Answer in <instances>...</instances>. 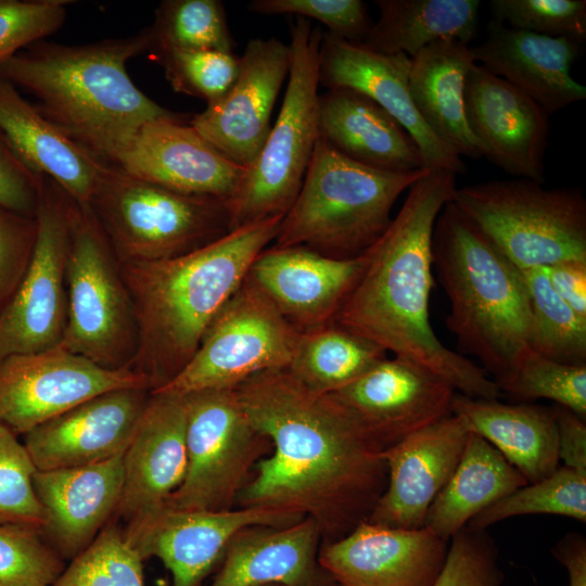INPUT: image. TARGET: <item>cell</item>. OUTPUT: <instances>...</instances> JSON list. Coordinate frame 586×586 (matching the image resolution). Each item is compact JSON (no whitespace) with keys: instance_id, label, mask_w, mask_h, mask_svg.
<instances>
[{"instance_id":"6da1fadb","label":"cell","mask_w":586,"mask_h":586,"mask_svg":"<svg viewBox=\"0 0 586 586\" xmlns=\"http://www.w3.org/2000/svg\"><path fill=\"white\" fill-rule=\"evenodd\" d=\"M234 388L271 443L241 491L239 507L309 518L321 543L368 520L387 484L384 450L336 398L309 390L288 369L257 373Z\"/></svg>"},{"instance_id":"7a4b0ae2","label":"cell","mask_w":586,"mask_h":586,"mask_svg":"<svg viewBox=\"0 0 586 586\" xmlns=\"http://www.w3.org/2000/svg\"><path fill=\"white\" fill-rule=\"evenodd\" d=\"M456 174L429 169L381 238L365 253V267L333 322L415 362L472 398L498 399L497 383L447 348L430 323L432 237L436 218L453 200Z\"/></svg>"},{"instance_id":"3957f363","label":"cell","mask_w":586,"mask_h":586,"mask_svg":"<svg viewBox=\"0 0 586 586\" xmlns=\"http://www.w3.org/2000/svg\"><path fill=\"white\" fill-rule=\"evenodd\" d=\"M282 218L242 226L174 258L122 263L138 332L131 368L148 379L151 392L189 364L255 258L276 239Z\"/></svg>"},{"instance_id":"277c9868","label":"cell","mask_w":586,"mask_h":586,"mask_svg":"<svg viewBox=\"0 0 586 586\" xmlns=\"http://www.w3.org/2000/svg\"><path fill=\"white\" fill-rule=\"evenodd\" d=\"M149 48L148 27L130 37L89 44L38 41L4 62L0 77L33 93L44 117L114 164L144 125L188 120L157 104L130 79L127 62Z\"/></svg>"},{"instance_id":"5b68a950","label":"cell","mask_w":586,"mask_h":586,"mask_svg":"<svg viewBox=\"0 0 586 586\" xmlns=\"http://www.w3.org/2000/svg\"><path fill=\"white\" fill-rule=\"evenodd\" d=\"M432 260L449 300L448 329L499 385L530 351L531 308L520 269L451 201L434 225Z\"/></svg>"},{"instance_id":"8992f818","label":"cell","mask_w":586,"mask_h":586,"mask_svg":"<svg viewBox=\"0 0 586 586\" xmlns=\"http://www.w3.org/2000/svg\"><path fill=\"white\" fill-rule=\"evenodd\" d=\"M428 170L372 168L346 157L319 138L273 246H305L339 259L361 256L390 226L398 196Z\"/></svg>"},{"instance_id":"52a82bcc","label":"cell","mask_w":586,"mask_h":586,"mask_svg":"<svg viewBox=\"0 0 586 586\" xmlns=\"http://www.w3.org/2000/svg\"><path fill=\"white\" fill-rule=\"evenodd\" d=\"M291 66L273 126L227 203L229 231L275 216L294 203L319 140V48L322 31L296 17L290 29Z\"/></svg>"},{"instance_id":"ba28073f","label":"cell","mask_w":586,"mask_h":586,"mask_svg":"<svg viewBox=\"0 0 586 586\" xmlns=\"http://www.w3.org/2000/svg\"><path fill=\"white\" fill-rule=\"evenodd\" d=\"M451 202L519 269L586 260L579 188L518 178L457 188Z\"/></svg>"},{"instance_id":"9c48e42d","label":"cell","mask_w":586,"mask_h":586,"mask_svg":"<svg viewBox=\"0 0 586 586\" xmlns=\"http://www.w3.org/2000/svg\"><path fill=\"white\" fill-rule=\"evenodd\" d=\"M90 207L122 263L174 258L229 232L226 200L175 192L110 163Z\"/></svg>"},{"instance_id":"30bf717a","label":"cell","mask_w":586,"mask_h":586,"mask_svg":"<svg viewBox=\"0 0 586 586\" xmlns=\"http://www.w3.org/2000/svg\"><path fill=\"white\" fill-rule=\"evenodd\" d=\"M113 253L91 207L74 201L66 262L67 316L60 346L106 369L131 368L137 323Z\"/></svg>"},{"instance_id":"8fae6325","label":"cell","mask_w":586,"mask_h":586,"mask_svg":"<svg viewBox=\"0 0 586 586\" xmlns=\"http://www.w3.org/2000/svg\"><path fill=\"white\" fill-rule=\"evenodd\" d=\"M187 471L164 502L176 509H234L255 466L271 443L247 417L235 388H209L182 396Z\"/></svg>"},{"instance_id":"7c38bea8","label":"cell","mask_w":586,"mask_h":586,"mask_svg":"<svg viewBox=\"0 0 586 586\" xmlns=\"http://www.w3.org/2000/svg\"><path fill=\"white\" fill-rule=\"evenodd\" d=\"M300 334L246 277L206 330L189 364L169 383L150 393L183 396L234 388L257 373L286 369Z\"/></svg>"},{"instance_id":"4fadbf2b","label":"cell","mask_w":586,"mask_h":586,"mask_svg":"<svg viewBox=\"0 0 586 586\" xmlns=\"http://www.w3.org/2000/svg\"><path fill=\"white\" fill-rule=\"evenodd\" d=\"M74 200L43 176L37 233L27 269L0 311V360L59 346L67 316L66 262Z\"/></svg>"},{"instance_id":"5bb4252c","label":"cell","mask_w":586,"mask_h":586,"mask_svg":"<svg viewBox=\"0 0 586 586\" xmlns=\"http://www.w3.org/2000/svg\"><path fill=\"white\" fill-rule=\"evenodd\" d=\"M302 519L266 507L211 512L162 504L133 514L123 532L143 561L155 557L163 562L171 574V586H201L240 531L250 526H288Z\"/></svg>"},{"instance_id":"9a60e30c","label":"cell","mask_w":586,"mask_h":586,"mask_svg":"<svg viewBox=\"0 0 586 586\" xmlns=\"http://www.w3.org/2000/svg\"><path fill=\"white\" fill-rule=\"evenodd\" d=\"M124 388L151 392L132 368L106 369L60 345L11 355L0 360V422L25 435L85 400Z\"/></svg>"},{"instance_id":"2e32d148","label":"cell","mask_w":586,"mask_h":586,"mask_svg":"<svg viewBox=\"0 0 586 586\" xmlns=\"http://www.w3.org/2000/svg\"><path fill=\"white\" fill-rule=\"evenodd\" d=\"M291 48L276 38L251 39L234 82L189 124L216 150L249 168L270 131L273 105L291 66Z\"/></svg>"},{"instance_id":"e0dca14e","label":"cell","mask_w":586,"mask_h":586,"mask_svg":"<svg viewBox=\"0 0 586 586\" xmlns=\"http://www.w3.org/2000/svg\"><path fill=\"white\" fill-rule=\"evenodd\" d=\"M455 394L435 373L394 356L331 395L385 450L450 416Z\"/></svg>"},{"instance_id":"ac0fdd59","label":"cell","mask_w":586,"mask_h":586,"mask_svg":"<svg viewBox=\"0 0 586 586\" xmlns=\"http://www.w3.org/2000/svg\"><path fill=\"white\" fill-rule=\"evenodd\" d=\"M411 59L404 53L383 54L322 33L319 85L361 93L395 118L416 142L423 166L466 173L461 157L450 151L428 127L417 111L409 88Z\"/></svg>"},{"instance_id":"d6986e66","label":"cell","mask_w":586,"mask_h":586,"mask_svg":"<svg viewBox=\"0 0 586 586\" xmlns=\"http://www.w3.org/2000/svg\"><path fill=\"white\" fill-rule=\"evenodd\" d=\"M463 101L483 156L510 175L543 184L549 115L527 94L477 63L467 74Z\"/></svg>"},{"instance_id":"ffe728a7","label":"cell","mask_w":586,"mask_h":586,"mask_svg":"<svg viewBox=\"0 0 586 586\" xmlns=\"http://www.w3.org/2000/svg\"><path fill=\"white\" fill-rule=\"evenodd\" d=\"M448 544L425 526L404 530L364 521L344 537L321 543L317 560L343 586H433Z\"/></svg>"},{"instance_id":"44dd1931","label":"cell","mask_w":586,"mask_h":586,"mask_svg":"<svg viewBox=\"0 0 586 586\" xmlns=\"http://www.w3.org/2000/svg\"><path fill=\"white\" fill-rule=\"evenodd\" d=\"M470 431L450 415L384 450L387 484L368 522L404 530L424 526L432 502L453 475Z\"/></svg>"},{"instance_id":"7402d4cb","label":"cell","mask_w":586,"mask_h":586,"mask_svg":"<svg viewBox=\"0 0 586 586\" xmlns=\"http://www.w3.org/2000/svg\"><path fill=\"white\" fill-rule=\"evenodd\" d=\"M366 258L339 259L305 246L265 249L247 278L298 331L332 323L358 281Z\"/></svg>"},{"instance_id":"603a6c76","label":"cell","mask_w":586,"mask_h":586,"mask_svg":"<svg viewBox=\"0 0 586 586\" xmlns=\"http://www.w3.org/2000/svg\"><path fill=\"white\" fill-rule=\"evenodd\" d=\"M150 397L145 388L97 395L24 435L38 471L100 462L123 454Z\"/></svg>"},{"instance_id":"cb8c5ba5","label":"cell","mask_w":586,"mask_h":586,"mask_svg":"<svg viewBox=\"0 0 586 586\" xmlns=\"http://www.w3.org/2000/svg\"><path fill=\"white\" fill-rule=\"evenodd\" d=\"M113 165L175 192L226 201L246 170L222 155L190 124L175 120L144 125Z\"/></svg>"},{"instance_id":"d4e9b609","label":"cell","mask_w":586,"mask_h":586,"mask_svg":"<svg viewBox=\"0 0 586 586\" xmlns=\"http://www.w3.org/2000/svg\"><path fill=\"white\" fill-rule=\"evenodd\" d=\"M124 453L95 463L34 474L44 518L41 534L64 561L87 548L114 519L123 491Z\"/></svg>"},{"instance_id":"484cf974","label":"cell","mask_w":586,"mask_h":586,"mask_svg":"<svg viewBox=\"0 0 586 586\" xmlns=\"http://www.w3.org/2000/svg\"><path fill=\"white\" fill-rule=\"evenodd\" d=\"M582 42L512 28L498 21L471 51L475 63L533 99L548 115L586 99V87L571 75Z\"/></svg>"},{"instance_id":"4316f807","label":"cell","mask_w":586,"mask_h":586,"mask_svg":"<svg viewBox=\"0 0 586 586\" xmlns=\"http://www.w3.org/2000/svg\"><path fill=\"white\" fill-rule=\"evenodd\" d=\"M187 471L186 412L182 396L150 393L123 456V491L115 521L164 504Z\"/></svg>"},{"instance_id":"83f0119b","label":"cell","mask_w":586,"mask_h":586,"mask_svg":"<svg viewBox=\"0 0 586 586\" xmlns=\"http://www.w3.org/2000/svg\"><path fill=\"white\" fill-rule=\"evenodd\" d=\"M321 537L309 518L288 526H250L229 543L209 586H327L332 578L319 566Z\"/></svg>"},{"instance_id":"f1b7e54d","label":"cell","mask_w":586,"mask_h":586,"mask_svg":"<svg viewBox=\"0 0 586 586\" xmlns=\"http://www.w3.org/2000/svg\"><path fill=\"white\" fill-rule=\"evenodd\" d=\"M0 131L35 173L55 181L79 205L90 206L109 163L65 135L1 77Z\"/></svg>"},{"instance_id":"f546056e","label":"cell","mask_w":586,"mask_h":586,"mask_svg":"<svg viewBox=\"0 0 586 586\" xmlns=\"http://www.w3.org/2000/svg\"><path fill=\"white\" fill-rule=\"evenodd\" d=\"M319 138L346 157L381 170L424 168L409 133L368 97L349 89L319 95Z\"/></svg>"},{"instance_id":"4dcf8cb0","label":"cell","mask_w":586,"mask_h":586,"mask_svg":"<svg viewBox=\"0 0 586 586\" xmlns=\"http://www.w3.org/2000/svg\"><path fill=\"white\" fill-rule=\"evenodd\" d=\"M451 412L463 420L470 432L497 449L527 484L549 476L560 467L552 407L504 404L456 392Z\"/></svg>"},{"instance_id":"1f68e13d","label":"cell","mask_w":586,"mask_h":586,"mask_svg":"<svg viewBox=\"0 0 586 586\" xmlns=\"http://www.w3.org/2000/svg\"><path fill=\"white\" fill-rule=\"evenodd\" d=\"M475 63L471 47L440 40L411 58L409 88L413 104L428 127L458 156L477 158L483 149L467 122L464 81Z\"/></svg>"},{"instance_id":"d6a6232c","label":"cell","mask_w":586,"mask_h":586,"mask_svg":"<svg viewBox=\"0 0 586 586\" xmlns=\"http://www.w3.org/2000/svg\"><path fill=\"white\" fill-rule=\"evenodd\" d=\"M526 484L497 449L470 432L459 463L428 510L424 526L449 542L481 511Z\"/></svg>"},{"instance_id":"836d02e7","label":"cell","mask_w":586,"mask_h":586,"mask_svg":"<svg viewBox=\"0 0 586 586\" xmlns=\"http://www.w3.org/2000/svg\"><path fill=\"white\" fill-rule=\"evenodd\" d=\"M479 0H377L379 18L361 44L410 59L440 40L469 44L476 29Z\"/></svg>"},{"instance_id":"e575fe53","label":"cell","mask_w":586,"mask_h":586,"mask_svg":"<svg viewBox=\"0 0 586 586\" xmlns=\"http://www.w3.org/2000/svg\"><path fill=\"white\" fill-rule=\"evenodd\" d=\"M385 357L378 344L332 322L301 332L286 369L309 390L332 394Z\"/></svg>"},{"instance_id":"d590c367","label":"cell","mask_w":586,"mask_h":586,"mask_svg":"<svg viewBox=\"0 0 586 586\" xmlns=\"http://www.w3.org/2000/svg\"><path fill=\"white\" fill-rule=\"evenodd\" d=\"M520 271L531 308L530 351L559 362L586 365V319L555 292L545 267Z\"/></svg>"},{"instance_id":"8d00e7d4","label":"cell","mask_w":586,"mask_h":586,"mask_svg":"<svg viewBox=\"0 0 586 586\" xmlns=\"http://www.w3.org/2000/svg\"><path fill=\"white\" fill-rule=\"evenodd\" d=\"M148 29L152 56L194 50L233 53L234 41L219 0H165Z\"/></svg>"},{"instance_id":"74e56055","label":"cell","mask_w":586,"mask_h":586,"mask_svg":"<svg viewBox=\"0 0 586 586\" xmlns=\"http://www.w3.org/2000/svg\"><path fill=\"white\" fill-rule=\"evenodd\" d=\"M553 514L586 522V470L559 467L549 476L528 483L476 514L467 526L486 531L506 519Z\"/></svg>"},{"instance_id":"f35d334b","label":"cell","mask_w":586,"mask_h":586,"mask_svg":"<svg viewBox=\"0 0 586 586\" xmlns=\"http://www.w3.org/2000/svg\"><path fill=\"white\" fill-rule=\"evenodd\" d=\"M52 586H144L143 559L112 520L73 558Z\"/></svg>"},{"instance_id":"ab89813d","label":"cell","mask_w":586,"mask_h":586,"mask_svg":"<svg viewBox=\"0 0 586 586\" xmlns=\"http://www.w3.org/2000/svg\"><path fill=\"white\" fill-rule=\"evenodd\" d=\"M498 386L514 399H550L586 418V365L563 364L528 351Z\"/></svg>"},{"instance_id":"60d3db41","label":"cell","mask_w":586,"mask_h":586,"mask_svg":"<svg viewBox=\"0 0 586 586\" xmlns=\"http://www.w3.org/2000/svg\"><path fill=\"white\" fill-rule=\"evenodd\" d=\"M64 568L39 528L0 524V586H52Z\"/></svg>"},{"instance_id":"b9f144b4","label":"cell","mask_w":586,"mask_h":586,"mask_svg":"<svg viewBox=\"0 0 586 586\" xmlns=\"http://www.w3.org/2000/svg\"><path fill=\"white\" fill-rule=\"evenodd\" d=\"M154 59L176 92L202 99L206 106L226 94L239 71V56L220 51H171Z\"/></svg>"},{"instance_id":"7bdbcfd3","label":"cell","mask_w":586,"mask_h":586,"mask_svg":"<svg viewBox=\"0 0 586 586\" xmlns=\"http://www.w3.org/2000/svg\"><path fill=\"white\" fill-rule=\"evenodd\" d=\"M36 471L24 443L0 422V524L41 530L44 518L34 487Z\"/></svg>"},{"instance_id":"ee69618b","label":"cell","mask_w":586,"mask_h":586,"mask_svg":"<svg viewBox=\"0 0 586 586\" xmlns=\"http://www.w3.org/2000/svg\"><path fill=\"white\" fill-rule=\"evenodd\" d=\"M491 8L512 28L581 42L586 37L585 0H493Z\"/></svg>"},{"instance_id":"f6af8a7d","label":"cell","mask_w":586,"mask_h":586,"mask_svg":"<svg viewBox=\"0 0 586 586\" xmlns=\"http://www.w3.org/2000/svg\"><path fill=\"white\" fill-rule=\"evenodd\" d=\"M499 551L486 531L464 526L448 544L444 568L433 586H502Z\"/></svg>"},{"instance_id":"bcb514c9","label":"cell","mask_w":586,"mask_h":586,"mask_svg":"<svg viewBox=\"0 0 586 586\" xmlns=\"http://www.w3.org/2000/svg\"><path fill=\"white\" fill-rule=\"evenodd\" d=\"M73 0H0V66L63 25Z\"/></svg>"},{"instance_id":"7dc6e473","label":"cell","mask_w":586,"mask_h":586,"mask_svg":"<svg viewBox=\"0 0 586 586\" xmlns=\"http://www.w3.org/2000/svg\"><path fill=\"white\" fill-rule=\"evenodd\" d=\"M247 8L263 15L316 20L327 33L354 43H361L371 27L367 5L360 0H253Z\"/></svg>"},{"instance_id":"c3c4849f","label":"cell","mask_w":586,"mask_h":586,"mask_svg":"<svg viewBox=\"0 0 586 586\" xmlns=\"http://www.w3.org/2000/svg\"><path fill=\"white\" fill-rule=\"evenodd\" d=\"M36 233L35 217L0 206V311L27 269Z\"/></svg>"},{"instance_id":"681fc988","label":"cell","mask_w":586,"mask_h":586,"mask_svg":"<svg viewBox=\"0 0 586 586\" xmlns=\"http://www.w3.org/2000/svg\"><path fill=\"white\" fill-rule=\"evenodd\" d=\"M43 176L35 173L0 131V206L35 217Z\"/></svg>"},{"instance_id":"f907efd6","label":"cell","mask_w":586,"mask_h":586,"mask_svg":"<svg viewBox=\"0 0 586 586\" xmlns=\"http://www.w3.org/2000/svg\"><path fill=\"white\" fill-rule=\"evenodd\" d=\"M558 430V455L563 466L586 470V422L570 409L552 406Z\"/></svg>"},{"instance_id":"816d5d0a","label":"cell","mask_w":586,"mask_h":586,"mask_svg":"<svg viewBox=\"0 0 586 586\" xmlns=\"http://www.w3.org/2000/svg\"><path fill=\"white\" fill-rule=\"evenodd\" d=\"M555 292L586 319V260H569L545 267Z\"/></svg>"},{"instance_id":"f5cc1de1","label":"cell","mask_w":586,"mask_h":586,"mask_svg":"<svg viewBox=\"0 0 586 586\" xmlns=\"http://www.w3.org/2000/svg\"><path fill=\"white\" fill-rule=\"evenodd\" d=\"M569 574V586H586V539L578 533L563 536L551 549Z\"/></svg>"},{"instance_id":"db71d44e","label":"cell","mask_w":586,"mask_h":586,"mask_svg":"<svg viewBox=\"0 0 586 586\" xmlns=\"http://www.w3.org/2000/svg\"><path fill=\"white\" fill-rule=\"evenodd\" d=\"M262 586H288V585L279 584V583H272V584H266V585H262Z\"/></svg>"},{"instance_id":"11a10c76","label":"cell","mask_w":586,"mask_h":586,"mask_svg":"<svg viewBox=\"0 0 586 586\" xmlns=\"http://www.w3.org/2000/svg\"><path fill=\"white\" fill-rule=\"evenodd\" d=\"M327 586H343V585H341V584H339V583H336L335 581L332 579Z\"/></svg>"}]
</instances>
